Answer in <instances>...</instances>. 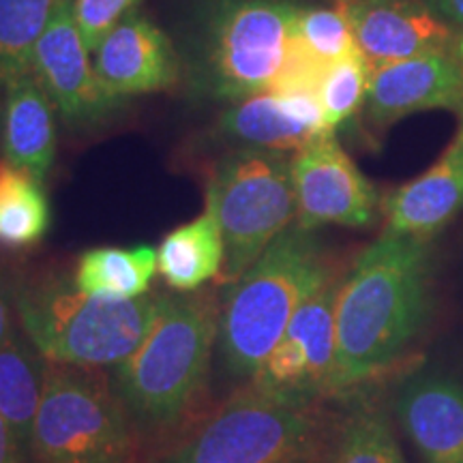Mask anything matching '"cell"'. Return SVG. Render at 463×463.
Here are the masks:
<instances>
[{"label":"cell","instance_id":"cell-30","mask_svg":"<svg viewBox=\"0 0 463 463\" xmlns=\"http://www.w3.org/2000/svg\"><path fill=\"white\" fill-rule=\"evenodd\" d=\"M11 317H9V305L5 300L3 292H0V344H3L5 337L11 333Z\"/></svg>","mask_w":463,"mask_h":463},{"label":"cell","instance_id":"cell-22","mask_svg":"<svg viewBox=\"0 0 463 463\" xmlns=\"http://www.w3.org/2000/svg\"><path fill=\"white\" fill-rule=\"evenodd\" d=\"M50 230V202L42 181L9 161H0V242L26 249Z\"/></svg>","mask_w":463,"mask_h":463},{"label":"cell","instance_id":"cell-20","mask_svg":"<svg viewBox=\"0 0 463 463\" xmlns=\"http://www.w3.org/2000/svg\"><path fill=\"white\" fill-rule=\"evenodd\" d=\"M45 369L48 358L33 345L24 331L11 328L0 344V419L14 430L26 455L34 416L42 403Z\"/></svg>","mask_w":463,"mask_h":463},{"label":"cell","instance_id":"cell-17","mask_svg":"<svg viewBox=\"0 0 463 463\" xmlns=\"http://www.w3.org/2000/svg\"><path fill=\"white\" fill-rule=\"evenodd\" d=\"M463 211V116L453 140L420 176L382 200L384 232L431 241Z\"/></svg>","mask_w":463,"mask_h":463},{"label":"cell","instance_id":"cell-9","mask_svg":"<svg viewBox=\"0 0 463 463\" xmlns=\"http://www.w3.org/2000/svg\"><path fill=\"white\" fill-rule=\"evenodd\" d=\"M344 275H335L316 289L286 326L262 367L247 382L277 402L316 405L333 395L337 298Z\"/></svg>","mask_w":463,"mask_h":463},{"label":"cell","instance_id":"cell-24","mask_svg":"<svg viewBox=\"0 0 463 463\" xmlns=\"http://www.w3.org/2000/svg\"><path fill=\"white\" fill-rule=\"evenodd\" d=\"M62 0H0V92L31 73L33 52Z\"/></svg>","mask_w":463,"mask_h":463},{"label":"cell","instance_id":"cell-12","mask_svg":"<svg viewBox=\"0 0 463 463\" xmlns=\"http://www.w3.org/2000/svg\"><path fill=\"white\" fill-rule=\"evenodd\" d=\"M369 73L392 62L457 50L453 26L430 0H339Z\"/></svg>","mask_w":463,"mask_h":463},{"label":"cell","instance_id":"cell-7","mask_svg":"<svg viewBox=\"0 0 463 463\" xmlns=\"http://www.w3.org/2000/svg\"><path fill=\"white\" fill-rule=\"evenodd\" d=\"M326 439L316 405L277 402L242 384L155 463H311Z\"/></svg>","mask_w":463,"mask_h":463},{"label":"cell","instance_id":"cell-4","mask_svg":"<svg viewBox=\"0 0 463 463\" xmlns=\"http://www.w3.org/2000/svg\"><path fill=\"white\" fill-rule=\"evenodd\" d=\"M339 275L317 230L292 223L251 269L222 294L217 350L234 380L247 384L316 289Z\"/></svg>","mask_w":463,"mask_h":463},{"label":"cell","instance_id":"cell-16","mask_svg":"<svg viewBox=\"0 0 463 463\" xmlns=\"http://www.w3.org/2000/svg\"><path fill=\"white\" fill-rule=\"evenodd\" d=\"M217 129L241 148L297 153L322 133L326 120L316 90L260 92L230 103Z\"/></svg>","mask_w":463,"mask_h":463},{"label":"cell","instance_id":"cell-11","mask_svg":"<svg viewBox=\"0 0 463 463\" xmlns=\"http://www.w3.org/2000/svg\"><path fill=\"white\" fill-rule=\"evenodd\" d=\"M31 73L42 86L56 114L73 129H92L106 123L123 99L108 92L97 75L90 50L71 15V0L58 5L33 52Z\"/></svg>","mask_w":463,"mask_h":463},{"label":"cell","instance_id":"cell-27","mask_svg":"<svg viewBox=\"0 0 463 463\" xmlns=\"http://www.w3.org/2000/svg\"><path fill=\"white\" fill-rule=\"evenodd\" d=\"M140 3L142 0H71L73 22L90 54Z\"/></svg>","mask_w":463,"mask_h":463},{"label":"cell","instance_id":"cell-6","mask_svg":"<svg viewBox=\"0 0 463 463\" xmlns=\"http://www.w3.org/2000/svg\"><path fill=\"white\" fill-rule=\"evenodd\" d=\"M137 433L101 369L48 361L28 455L37 463H131Z\"/></svg>","mask_w":463,"mask_h":463},{"label":"cell","instance_id":"cell-2","mask_svg":"<svg viewBox=\"0 0 463 463\" xmlns=\"http://www.w3.org/2000/svg\"><path fill=\"white\" fill-rule=\"evenodd\" d=\"M289 0H200L184 28L183 80L195 97L234 103L260 92L316 90L324 69L298 43Z\"/></svg>","mask_w":463,"mask_h":463},{"label":"cell","instance_id":"cell-10","mask_svg":"<svg viewBox=\"0 0 463 463\" xmlns=\"http://www.w3.org/2000/svg\"><path fill=\"white\" fill-rule=\"evenodd\" d=\"M297 225L369 228L382 215L378 189L337 142L333 131L322 133L289 157Z\"/></svg>","mask_w":463,"mask_h":463},{"label":"cell","instance_id":"cell-28","mask_svg":"<svg viewBox=\"0 0 463 463\" xmlns=\"http://www.w3.org/2000/svg\"><path fill=\"white\" fill-rule=\"evenodd\" d=\"M26 453L11 427L0 419V463H24Z\"/></svg>","mask_w":463,"mask_h":463},{"label":"cell","instance_id":"cell-8","mask_svg":"<svg viewBox=\"0 0 463 463\" xmlns=\"http://www.w3.org/2000/svg\"><path fill=\"white\" fill-rule=\"evenodd\" d=\"M206 208L223 236L225 264L219 283L228 288L297 222L289 157L258 148L225 155L208 183Z\"/></svg>","mask_w":463,"mask_h":463},{"label":"cell","instance_id":"cell-25","mask_svg":"<svg viewBox=\"0 0 463 463\" xmlns=\"http://www.w3.org/2000/svg\"><path fill=\"white\" fill-rule=\"evenodd\" d=\"M367 86L369 67L361 52H354L324 69L317 84V99L328 131L335 133L337 127L347 123L358 112L367 97Z\"/></svg>","mask_w":463,"mask_h":463},{"label":"cell","instance_id":"cell-14","mask_svg":"<svg viewBox=\"0 0 463 463\" xmlns=\"http://www.w3.org/2000/svg\"><path fill=\"white\" fill-rule=\"evenodd\" d=\"M392 412L420 463H463V375L412 369L392 391Z\"/></svg>","mask_w":463,"mask_h":463},{"label":"cell","instance_id":"cell-23","mask_svg":"<svg viewBox=\"0 0 463 463\" xmlns=\"http://www.w3.org/2000/svg\"><path fill=\"white\" fill-rule=\"evenodd\" d=\"M331 463H408L392 433L384 405L358 397L339 420Z\"/></svg>","mask_w":463,"mask_h":463},{"label":"cell","instance_id":"cell-19","mask_svg":"<svg viewBox=\"0 0 463 463\" xmlns=\"http://www.w3.org/2000/svg\"><path fill=\"white\" fill-rule=\"evenodd\" d=\"M225 264L222 230L211 211L172 230L157 249V270L176 292H198L219 279Z\"/></svg>","mask_w":463,"mask_h":463},{"label":"cell","instance_id":"cell-3","mask_svg":"<svg viewBox=\"0 0 463 463\" xmlns=\"http://www.w3.org/2000/svg\"><path fill=\"white\" fill-rule=\"evenodd\" d=\"M219 317L222 298L215 292L165 294L140 347L116 364L114 391L137 433L176 430L206 397Z\"/></svg>","mask_w":463,"mask_h":463},{"label":"cell","instance_id":"cell-18","mask_svg":"<svg viewBox=\"0 0 463 463\" xmlns=\"http://www.w3.org/2000/svg\"><path fill=\"white\" fill-rule=\"evenodd\" d=\"M56 116L33 73L5 86L0 92L3 159L43 183L56 157Z\"/></svg>","mask_w":463,"mask_h":463},{"label":"cell","instance_id":"cell-13","mask_svg":"<svg viewBox=\"0 0 463 463\" xmlns=\"http://www.w3.org/2000/svg\"><path fill=\"white\" fill-rule=\"evenodd\" d=\"M363 109L373 131L425 109L463 116V56L457 50L433 52L375 69L369 73Z\"/></svg>","mask_w":463,"mask_h":463},{"label":"cell","instance_id":"cell-1","mask_svg":"<svg viewBox=\"0 0 463 463\" xmlns=\"http://www.w3.org/2000/svg\"><path fill=\"white\" fill-rule=\"evenodd\" d=\"M431 241L382 232L341 279L333 395L356 391L410 356L433 314Z\"/></svg>","mask_w":463,"mask_h":463},{"label":"cell","instance_id":"cell-26","mask_svg":"<svg viewBox=\"0 0 463 463\" xmlns=\"http://www.w3.org/2000/svg\"><path fill=\"white\" fill-rule=\"evenodd\" d=\"M297 37L317 65L328 67L354 54L356 43L350 22L339 7H298Z\"/></svg>","mask_w":463,"mask_h":463},{"label":"cell","instance_id":"cell-15","mask_svg":"<svg viewBox=\"0 0 463 463\" xmlns=\"http://www.w3.org/2000/svg\"><path fill=\"white\" fill-rule=\"evenodd\" d=\"M108 92L127 101L176 89L183 80L178 48L146 15L133 11L92 52Z\"/></svg>","mask_w":463,"mask_h":463},{"label":"cell","instance_id":"cell-5","mask_svg":"<svg viewBox=\"0 0 463 463\" xmlns=\"http://www.w3.org/2000/svg\"><path fill=\"white\" fill-rule=\"evenodd\" d=\"M165 294L136 300L89 297L75 283L52 279L17 292L22 331L48 361L114 367L140 347L161 314Z\"/></svg>","mask_w":463,"mask_h":463},{"label":"cell","instance_id":"cell-21","mask_svg":"<svg viewBox=\"0 0 463 463\" xmlns=\"http://www.w3.org/2000/svg\"><path fill=\"white\" fill-rule=\"evenodd\" d=\"M155 273L157 251L153 247H97L80 256L73 283L89 297L136 300L146 297Z\"/></svg>","mask_w":463,"mask_h":463},{"label":"cell","instance_id":"cell-29","mask_svg":"<svg viewBox=\"0 0 463 463\" xmlns=\"http://www.w3.org/2000/svg\"><path fill=\"white\" fill-rule=\"evenodd\" d=\"M430 5L455 31H463V0H430Z\"/></svg>","mask_w":463,"mask_h":463},{"label":"cell","instance_id":"cell-31","mask_svg":"<svg viewBox=\"0 0 463 463\" xmlns=\"http://www.w3.org/2000/svg\"><path fill=\"white\" fill-rule=\"evenodd\" d=\"M337 3H339V0H337Z\"/></svg>","mask_w":463,"mask_h":463}]
</instances>
